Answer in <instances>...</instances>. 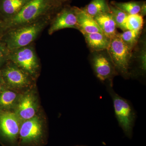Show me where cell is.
Wrapping results in <instances>:
<instances>
[{
    "label": "cell",
    "mask_w": 146,
    "mask_h": 146,
    "mask_svg": "<svg viewBox=\"0 0 146 146\" xmlns=\"http://www.w3.org/2000/svg\"><path fill=\"white\" fill-rule=\"evenodd\" d=\"M62 7L57 0H31L14 18L6 23L5 32L46 17L54 16Z\"/></svg>",
    "instance_id": "7a4b0ae2"
},
{
    "label": "cell",
    "mask_w": 146,
    "mask_h": 146,
    "mask_svg": "<svg viewBox=\"0 0 146 146\" xmlns=\"http://www.w3.org/2000/svg\"><path fill=\"white\" fill-rule=\"evenodd\" d=\"M9 60L34 78L39 74L40 62L33 43L10 51Z\"/></svg>",
    "instance_id": "277c9868"
},
{
    "label": "cell",
    "mask_w": 146,
    "mask_h": 146,
    "mask_svg": "<svg viewBox=\"0 0 146 146\" xmlns=\"http://www.w3.org/2000/svg\"><path fill=\"white\" fill-rule=\"evenodd\" d=\"M139 14H140L143 17V16H146V5L145 2H143L142 7H141V10H140V13H139Z\"/></svg>",
    "instance_id": "cb8c5ba5"
},
{
    "label": "cell",
    "mask_w": 146,
    "mask_h": 146,
    "mask_svg": "<svg viewBox=\"0 0 146 146\" xmlns=\"http://www.w3.org/2000/svg\"><path fill=\"white\" fill-rule=\"evenodd\" d=\"M43 129L39 118L35 116L24 121L20 127L19 135L23 144H30L38 142L42 138Z\"/></svg>",
    "instance_id": "30bf717a"
},
{
    "label": "cell",
    "mask_w": 146,
    "mask_h": 146,
    "mask_svg": "<svg viewBox=\"0 0 146 146\" xmlns=\"http://www.w3.org/2000/svg\"><path fill=\"white\" fill-rule=\"evenodd\" d=\"M9 50L0 39V69L9 60Z\"/></svg>",
    "instance_id": "7402d4cb"
},
{
    "label": "cell",
    "mask_w": 146,
    "mask_h": 146,
    "mask_svg": "<svg viewBox=\"0 0 146 146\" xmlns=\"http://www.w3.org/2000/svg\"><path fill=\"white\" fill-rule=\"evenodd\" d=\"M103 33L112 39L118 34L117 25L110 13H103L94 17Z\"/></svg>",
    "instance_id": "9a60e30c"
},
{
    "label": "cell",
    "mask_w": 146,
    "mask_h": 146,
    "mask_svg": "<svg viewBox=\"0 0 146 146\" xmlns=\"http://www.w3.org/2000/svg\"><path fill=\"white\" fill-rule=\"evenodd\" d=\"M107 89L113 102L115 117L119 125L128 137H131L136 119L132 104L115 92L112 87L107 86Z\"/></svg>",
    "instance_id": "3957f363"
},
{
    "label": "cell",
    "mask_w": 146,
    "mask_h": 146,
    "mask_svg": "<svg viewBox=\"0 0 146 146\" xmlns=\"http://www.w3.org/2000/svg\"><path fill=\"white\" fill-rule=\"evenodd\" d=\"M36 108V100L33 95L26 94L20 100L15 114L19 120L26 121L35 116Z\"/></svg>",
    "instance_id": "8fae6325"
},
{
    "label": "cell",
    "mask_w": 146,
    "mask_h": 146,
    "mask_svg": "<svg viewBox=\"0 0 146 146\" xmlns=\"http://www.w3.org/2000/svg\"><path fill=\"white\" fill-rule=\"evenodd\" d=\"M83 35L86 44L92 51L98 52L108 49L111 39L103 33H94Z\"/></svg>",
    "instance_id": "5bb4252c"
},
{
    "label": "cell",
    "mask_w": 146,
    "mask_h": 146,
    "mask_svg": "<svg viewBox=\"0 0 146 146\" xmlns=\"http://www.w3.org/2000/svg\"><path fill=\"white\" fill-rule=\"evenodd\" d=\"M6 87H7L6 86L5 83L3 80L1 74V73H0V93Z\"/></svg>",
    "instance_id": "d4e9b609"
},
{
    "label": "cell",
    "mask_w": 146,
    "mask_h": 146,
    "mask_svg": "<svg viewBox=\"0 0 146 146\" xmlns=\"http://www.w3.org/2000/svg\"><path fill=\"white\" fill-rule=\"evenodd\" d=\"M110 13L112 15L117 27L123 31L127 30L126 23L128 15L120 9L110 4Z\"/></svg>",
    "instance_id": "ffe728a7"
},
{
    "label": "cell",
    "mask_w": 146,
    "mask_h": 146,
    "mask_svg": "<svg viewBox=\"0 0 146 146\" xmlns=\"http://www.w3.org/2000/svg\"><path fill=\"white\" fill-rule=\"evenodd\" d=\"M83 9L93 18L103 13H110V4L108 0H92Z\"/></svg>",
    "instance_id": "2e32d148"
},
{
    "label": "cell",
    "mask_w": 146,
    "mask_h": 146,
    "mask_svg": "<svg viewBox=\"0 0 146 146\" xmlns=\"http://www.w3.org/2000/svg\"><path fill=\"white\" fill-rule=\"evenodd\" d=\"M141 31L127 30L122 33H118L117 35L123 42L130 49L132 50L136 46Z\"/></svg>",
    "instance_id": "d6986e66"
},
{
    "label": "cell",
    "mask_w": 146,
    "mask_h": 146,
    "mask_svg": "<svg viewBox=\"0 0 146 146\" xmlns=\"http://www.w3.org/2000/svg\"><path fill=\"white\" fill-rule=\"evenodd\" d=\"M143 23V18L140 14L128 15L126 23L127 30L141 31Z\"/></svg>",
    "instance_id": "44dd1931"
},
{
    "label": "cell",
    "mask_w": 146,
    "mask_h": 146,
    "mask_svg": "<svg viewBox=\"0 0 146 146\" xmlns=\"http://www.w3.org/2000/svg\"><path fill=\"white\" fill-rule=\"evenodd\" d=\"M77 21L78 30L83 35L94 33H103L94 18L83 8H77Z\"/></svg>",
    "instance_id": "4fadbf2b"
},
{
    "label": "cell",
    "mask_w": 146,
    "mask_h": 146,
    "mask_svg": "<svg viewBox=\"0 0 146 146\" xmlns=\"http://www.w3.org/2000/svg\"><path fill=\"white\" fill-rule=\"evenodd\" d=\"M0 73L8 88L21 89L31 85L33 78L9 60L0 69Z\"/></svg>",
    "instance_id": "8992f818"
},
{
    "label": "cell",
    "mask_w": 146,
    "mask_h": 146,
    "mask_svg": "<svg viewBox=\"0 0 146 146\" xmlns=\"http://www.w3.org/2000/svg\"><path fill=\"white\" fill-rule=\"evenodd\" d=\"M53 16H48L7 31L0 35V39L9 51L33 43L41 33L50 25Z\"/></svg>",
    "instance_id": "6da1fadb"
},
{
    "label": "cell",
    "mask_w": 146,
    "mask_h": 146,
    "mask_svg": "<svg viewBox=\"0 0 146 146\" xmlns=\"http://www.w3.org/2000/svg\"><path fill=\"white\" fill-rule=\"evenodd\" d=\"M31 0H0V14L6 23L14 18Z\"/></svg>",
    "instance_id": "7c38bea8"
},
{
    "label": "cell",
    "mask_w": 146,
    "mask_h": 146,
    "mask_svg": "<svg viewBox=\"0 0 146 146\" xmlns=\"http://www.w3.org/2000/svg\"><path fill=\"white\" fill-rule=\"evenodd\" d=\"M6 23L2 16L0 14V35L4 33Z\"/></svg>",
    "instance_id": "603a6c76"
},
{
    "label": "cell",
    "mask_w": 146,
    "mask_h": 146,
    "mask_svg": "<svg viewBox=\"0 0 146 146\" xmlns=\"http://www.w3.org/2000/svg\"><path fill=\"white\" fill-rule=\"evenodd\" d=\"M91 62L97 78L107 86L112 87V80L118 72L109 56L97 53L93 55Z\"/></svg>",
    "instance_id": "52a82bcc"
},
{
    "label": "cell",
    "mask_w": 146,
    "mask_h": 146,
    "mask_svg": "<svg viewBox=\"0 0 146 146\" xmlns=\"http://www.w3.org/2000/svg\"><path fill=\"white\" fill-rule=\"evenodd\" d=\"M143 3V2L131 1L127 2L112 1L110 4L129 15L139 14Z\"/></svg>",
    "instance_id": "ac0fdd59"
},
{
    "label": "cell",
    "mask_w": 146,
    "mask_h": 146,
    "mask_svg": "<svg viewBox=\"0 0 146 146\" xmlns=\"http://www.w3.org/2000/svg\"><path fill=\"white\" fill-rule=\"evenodd\" d=\"M76 7L66 5L55 14L50 23L48 33L51 35L56 32L67 28L78 30L77 21Z\"/></svg>",
    "instance_id": "ba28073f"
},
{
    "label": "cell",
    "mask_w": 146,
    "mask_h": 146,
    "mask_svg": "<svg viewBox=\"0 0 146 146\" xmlns=\"http://www.w3.org/2000/svg\"><path fill=\"white\" fill-rule=\"evenodd\" d=\"M19 120L15 113L0 112V136L11 143L15 142L19 134Z\"/></svg>",
    "instance_id": "9c48e42d"
},
{
    "label": "cell",
    "mask_w": 146,
    "mask_h": 146,
    "mask_svg": "<svg viewBox=\"0 0 146 146\" xmlns=\"http://www.w3.org/2000/svg\"><path fill=\"white\" fill-rule=\"evenodd\" d=\"M18 98V94L9 88L4 89L0 93V112L9 111Z\"/></svg>",
    "instance_id": "e0dca14e"
},
{
    "label": "cell",
    "mask_w": 146,
    "mask_h": 146,
    "mask_svg": "<svg viewBox=\"0 0 146 146\" xmlns=\"http://www.w3.org/2000/svg\"><path fill=\"white\" fill-rule=\"evenodd\" d=\"M107 51L118 73L125 78L129 76L132 50L117 35L111 39Z\"/></svg>",
    "instance_id": "5b68a950"
},
{
    "label": "cell",
    "mask_w": 146,
    "mask_h": 146,
    "mask_svg": "<svg viewBox=\"0 0 146 146\" xmlns=\"http://www.w3.org/2000/svg\"><path fill=\"white\" fill-rule=\"evenodd\" d=\"M57 1L59 5L63 7V6L67 5V3L70 1V0H57Z\"/></svg>",
    "instance_id": "484cf974"
}]
</instances>
